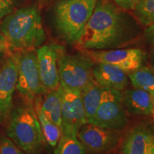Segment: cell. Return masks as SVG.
<instances>
[{
	"mask_svg": "<svg viewBox=\"0 0 154 154\" xmlns=\"http://www.w3.org/2000/svg\"><path fill=\"white\" fill-rule=\"evenodd\" d=\"M138 35L134 19L110 0H98L76 47L86 50H107L124 47Z\"/></svg>",
	"mask_w": 154,
	"mask_h": 154,
	"instance_id": "cell-1",
	"label": "cell"
},
{
	"mask_svg": "<svg viewBox=\"0 0 154 154\" xmlns=\"http://www.w3.org/2000/svg\"><path fill=\"white\" fill-rule=\"evenodd\" d=\"M0 31L10 49L17 51L36 50L46 40L40 12L33 6L22 7L5 17Z\"/></svg>",
	"mask_w": 154,
	"mask_h": 154,
	"instance_id": "cell-2",
	"label": "cell"
},
{
	"mask_svg": "<svg viewBox=\"0 0 154 154\" xmlns=\"http://www.w3.org/2000/svg\"><path fill=\"white\" fill-rule=\"evenodd\" d=\"M6 134L26 154H37L44 143V137L34 107L21 104L10 114Z\"/></svg>",
	"mask_w": 154,
	"mask_h": 154,
	"instance_id": "cell-3",
	"label": "cell"
},
{
	"mask_svg": "<svg viewBox=\"0 0 154 154\" xmlns=\"http://www.w3.org/2000/svg\"><path fill=\"white\" fill-rule=\"evenodd\" d=\"M98 0H61L56 5L54 22L61 36L70 44L79 39Z\"/></svg>",
	"mask_w": 154,
	"mask_h": 154,
	"instance_id": "cell-4",
	"label": "cell"
},
{
	"mask_svg": "<svg viewBox=\"0 0 154 154\" xmlns=\"http://www.w3.org/2000/svg\"><path fill=\"white\" fill-rule=\"evenodd\" d=\"M94 65L85 53L66 54L62 51L58 60L60 85L81 92L94 81Z\"/></svg>",
	"mask_w": 154,
	"mask_h": 154,
	"instance_id": "cell-5",
	"label": "cell"
},
{
	"mask_svg": "<svg viewBox=\"0 0 154 154\" xmlns=\"http://www.w3.org/2000/svg\"><path fill=\"white\" fill-rule=\"evenodd\" d=\"M13 55L18 72L17 89L29 101L34 102L47 93L40 79L36 50L17 51Z\"/></svg>",
	"mask_w": 154,
	"mask_h": 154,
	"instance_id": "cell-6",
	"label": "cell"
},
{
	"mask_svg": "<svg viewBox=\"0 0 154 154\" xmlns=\"http://www.w3.org/2000/svg\"><path fill=\"white\" fill-rule=\"evenodd\" d=\"M128 122L122 92L104 88L101 103L89 124L120 131L126 128Z\"/></svg>",
	"mask_w": 154,
	"mask_h": 154,
	"instance_id": "cell-7",
	"label": "cell"
},
{
	"mask_svg": "<svg viewBox=\"0 0 154 154\" xmlns=\"http://www.w3.org/2000/svg\"><path fill=\"white\" fill-rule=\"evenodd\" d=\"M94 63H107L122 69L127 74L143 66L146 54L138 48L83 51Z\"/></svg>",
	"mask_w": 154,
	"mask_h": 154,
	"instance_id": "cell-8",
	"label": "cell"
},
{
	"mask_svg": "<svg viewBox=\"0 0 154 154\" xmlns=\"http://www.w3.org/2000/svg\"><path fill=\"white\" fill-rule=\"evenodd\" d=\"M61 86V85H60ZM61 134H74L86 124L85 111L79 91L61 86Z\"/></svg>",
	"mask_w": 154,
	"mask_h": 154,
	"instance_id": "cell-9",
	"label": "cell"
},
{
	"mask_svg": "<svg viewBox=\"0 0 154 154\" xmlns=\"http://www.w3.org/2000/svg\"><path fill=\"white\" fill-rule=\"evenodd\" d=\"M77 138L90 151L102 153L111 151L120 139L119 131L86 123L77 131Z\"/></svg>",
	"mask_w": 154,
	"mask_h": 154,
	"instance_id": "cell-10",
	"label": "cell"
},
{
	"mask_svg": "<svg viewBox=\"0 0 154 154\" xmlns=\"http://www.w3.org/2000/svg\"><path fill=\"white\" fill-rule=\"evenodd\" d=\"M62 51L63 48L56 44L41 46L36 49L40 79L47 92L60 86L58 60Z\"/></svg>",
	"mask_w": 154,
	"mask_h": 154,
	"instance_id": "cell-11",
	"label": "cell"
},
{
	"mask_svg": "<svg viewBox=\"0 0 154 154\" xmlns=\"http://www.w3.org/2000/svg\"><path fill=\"white\" fill-rule=\"evenodd\" d=\"M18 72L13 54H9L0 69V124L8 120L12 109Z\"/></svg>",
	"mask_w": 154,
	"mask_h": 154,
	"instance_id": "cell-12",
	"label": "cell"
},
{
	"mask_svg": "<svg viewBox=\"0 0 154 154\" xmlns=\"http://www.w3.org/2000/svg\"><path fill=\"white\" fill-rule=\"evenodd\" d=\"M94 79L102 87L121 91L128 85V74L118 67L107 63H94Z\"/></svg>",
	"mask_w": 154,
	"mask_h": 154,
	"instance_id": "cell-13",
	"label": "cell"
},
{
	"mask_svg": "<svg viewBox=\"0 0 154 154\" xmlns=\"http://www.w3.org/2000/svg\"><path fill=\"white\" fill-rule=\"evenodd\" d=\"M123 103L127 112L138 116L154 118V108L150 92L137 88L122 92Z\"/></svg>",
	"mask_w": 154,
	"mask_h": 154,
	"instance_id": "cell-14",
	"label": "cell"
},
{
	"mask_svg": "<svg viewBox=\"0 0 154 154\" xmlns=\"http://www.w3.org/2000/svg\"><path fill=\"white\" fill-rule=\"evenodd\" d=\"M154 130L148 124H137L127 134L122 143L124 154H145Z\"/></svg>",
	"mask_w": 154,
	"mask_h": 154,
	"instance_id": "cell-15",
	"label": "cell"
},
{
	"mask_svg": "<svg viewBox=\"0 0 154 154\" xmlns=\"http://www.w3.org/2000/svg\"><path fill=\"white\" fill-rule=\"evenodd\" d=\"M103 91L104 88L94 81L80 92L88 123H89L94 118L101 103Z\"/></svg>",
	"mask_w": 154,
	"mask_h": 154,
	"instance_id": "cell-16",
	"label": "cell"
},
{
	"mask_svg": "<svg viewBox=\"0 0 154 154\" xmlns=\"http://www.w3.org/2000/svg\"><path fill=\"white\" fill-rule=\"evenodd\" d=\"M41 110L42 113L49 120L57 124L61 130L62 118H61V87L57 89L48 91L45 98L41 101Z\"/></svg>",
	"mask_w": 154,
	"mask_h": 154,
	"instance_id": "cell-17",
	"label": "cell"
},
{
	"mask_svg": "<svg viewBox=\"0 0 154 154\" xmlns=\"http://www.w3.org/2000/svg\"><path fill=\"white\" fill-rule=\"evenodd\" d=\"M41 96L34 100V109L43 133L44 139L51 147H56L61 136V130L57 124L52 122L42 113L41 110Z\"/></svg>",
	"mask_w": 154,
	"mask_h": 154,
	"instance_id": "cell-18",
	"label": "cell"
},
{
	"mask_svg": "<svg viewBox=\"0 0 154 154\" xmlns=\"http://www.w3.org/2000/svg\"><path fill=\"white\" fill-rule=\"evenodd\" d=\"M128 79L135 88L151 93L154 90V71L146 66H141L128 74Z\"/></svg>",
	"mask_w": 154,
	"mask_h": 154,
	"instance_id": "cell-19",
	"label": "cell"
},
{
	"mask_svg": "<svg viewBox=\"0 0 154 154\" xmlns=\"http://www.w3.org/2000/svg\"><path fill=\"white\" fill-rule=\"evenodd\" d=\"M54 154H85L86 149L74 134H61Z\"/></svg>",
	"mask_w": 154,
	"mask_h": 154,
	"instance_id": "cell-20",
	"label": "cell"
},
{
	"mask_svg": "<svg viewBox=\"0 0 154 154\" xmlns=\"http://www.w3.org/2000/svg\"><path fill=\"white\" fill-rule=\"evenodd\" d=\"M133 10L143 26L147 27L154 24V0H138Z\"/></svg>",
	"mask_w": 154,
	"mask_h": 154,
	"instance_id": "cell-21",
	"label": "cell"
},
{
	"mask_svg": "<svg viewBox=\"0 0 154 154\" xmlns=\"http://www.w3.org/2000/svg\"><path fill=\"white\" fill-rule=\"evenodd\" d=\"M0 154H26L7 136H0Z\"/></svg>",
	"mask_w": 154,
	"mask_h": 154,
	"instance_id": "cell-22",
	"label": "cell"
},
{
	"mask_svg": "<svg viewBox=\"0 0 154 154\" xmlns=\"http://www.w3.org/2000/svg\"><path fill=\"white\" fill-rule=\"evenodd\" d=\"M21 0H0V20L13 12Z\"/></svg>",
	"mask_w": 154,
	"mask_h": 154,
	"instance_id": "cell-23",
	"label": "cell"
},
{
	"mask_svg": "<svg viewBox=\"0 0 154 154\" xmlns=\"http://www.w3.org/2000/svg\"><path fill=\"white\" fill-rule=\"evenodd\" d=\"M112 1L114 2L117 6L124 10H129L134 9L138 0H112Z\"/></svg>",
	"mask_w": 154,
	"mask_h": 154,
	"instance_id": "cell-24",
	"label": "cell"
},
{
	"mask_svg": "<svg viewBox=\"0 0 154 154\" xmlns=\"http://www.w3.org/2000/svg\"><path fill=\"white\" fill-rule=\"evenodd\" d=\"M0 52H4L7 54H10L11 49L9 47L8 42H7L6 38L2 33L0 31Z\"/></svg>",
	"mask_w": 154,
	"mask_h": 154,
	"instance_id": "cell-25",
	"label": "cell"
},
{
	"mask_svg": "<svg viewBox=\"0 0 154 154\" xmlns=\"http://www.w3.org/2000/svg\"><path fill=\"white\" fill-rule=\"evenodd\" d=\"M145 36L148 42L154 47V24L146 27Z\"/></svg>",
	"mask_w": 154,
	"mask_h": 154,
	"instance_id": "cell-26",
	"label": "cell"
},
{
	"mask_svg": "<svg viewBox=\"0 0 154 154\" xmlns=\"http://www.w3.org/2000/svg\"><path fill=\"white\" fill-rule=\"evenodd\" d=\"M145 154H154V134L150 140Z\"/></svg>",
	"mask_w": 154,
	"mask_h": 154,
	"instance_id": "cell-27",
	"label": "cell"
},
{
	"mask_svg": "<svg viewBox=\"0 0 154 154\" xmlns=\"http://www.w3.org/2000/svg\"><path fill=\"white\" fill-rule=\"evenodd\" d=\"M151 94L152 101H153V108H154V90L152 92H151Z\"/></svg>",
	"mask_w": 154,
	"mask_h": 154,
	"instance_id": "cell-28",
	"label": "cell"
}]
</instances>
